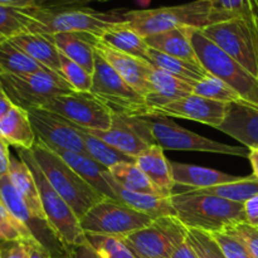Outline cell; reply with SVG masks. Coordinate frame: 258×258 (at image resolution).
I'll use <instances>...</instances> for the list:
<instances>
[{"label":"cell","instance_id":"6da1fadb","mask_svg":"<svg viewBox=\"0 0 258 258\" xmlns=\"http://www.w3.org/2000/svg\"><path fill=\"white\" fill-rule=\"evenodd\" d=\"M126 23L141 37L158 34L176 28L204 29L216 23L232 19L218 3L196 0L174 7L155 8L144 10H126Z\"/></svg>","mask_w":258,"mask_h":258},{"label":"cell","instance_id":"7a4b0ae2","mask_svg":"<svg viewBox=\"0 0 258 258\" xmlns=\"http://www.w3.org/2000/svg\"><path fill=\"white\" fill-rule=\"evenodd\" d=\"M170 201L175 217L189 229L217 233L246 223L244 203L227 201L194 189L173 193Z\"/></svg>","mask_w":258,"mask_h":258},{"label":"cell","instance_id":"3957f363","mask_svg":"<svg viewBox=\"0 0 258 258\" xmlns=\"http://www.w3.org/2000/svg\"><path fill=\"white\" fill-rule=\"evenodd\" d=\"M126 10L98 12L92 8L44 5L32 8L28 33L53 35L58 33H90L100 37L106 29L125 23Z\"/></svg>","mask_w":258,"mask_h":258},{"label":"cell","instance_id":"277c9868","mask_svg":"<svg viewBox=\"0 0 258 258\" xmlns=\"http://www.w3.org/2000/svg\"><path fill=\"white\" fill-rule=\"evenodd\" d=\"M20 160L27 164L32 171L39 190L43 212L45 214V223L58 243L70 253L80 247H91L83 229L81 228L80 218L73 212L70 204L53 189L42 169L33 156L32 150L17 148Z\"/></svg>","mask_w":258,"mask_h":258},{"label":"cell","instance_id":"5b68a950","mask_svg":"<svg viewBox=\"0 0 258 258\" xmlns=\"http://www.w3.org/2000/svg\"><path fill=\"white\" fill-rule=\"evenodd\" d=\"M30 150L53 189L70 204L80 219L105 198L44 143L37 139Z\"/></svg>","mask_w":258,"mask_h":258},{"label":"cell","instance_id":"8992f818","mask_svg":"<svg viewBox=\"0 0 258 258\" xmlns=\"http://www.w3.org/2000/svg\"><path fill=\"white\" fill-rule=\"evenodd\" d=\"M190 40L202 66L214 77L231 86L246 102L258 107V80L229 57L201 29L190 28Z\"/></svg>","mask_w":258,"mask_h":258},{"label":"cell","instance_id":"52a82bcc","mask_svg":"<svg viewBox=\"0 0 258 258\" xmlns=\"http://www.w3.org/2000/svg\"><path fill=\"white\" fill-rule=\"evenodd\" d=\"M139 117L148 126L153 143L163 148L164 150L202 151V153L248 158V151L242 149L241 146L227 145L204 138L193 131L181 127L168 116L145 115Z\"/></svg>","mask_w":258,"mask_h":258},{"label":"cell","instance_id":"ba28073f","mask_svg":"<svg viewBox=\"0 0 258 258\" xmlns=\"http://www.w3.org/2000/svg\"><path fill=\"white\" fill-rule=\"evenodd\" d=\"M90 92L102 101L113 113L130 117L151 115V108L146 103L145 97L125 82L97 52Z\"/></svg>","mask_w":258,"mask_h":258},{"label":"cell","instance_id":"9c48e42d","mask_svg":"<svg viewBox=\"0 0 258 258\" xmlns=\"http://www.w3.org/2000/svg\"><path fill=\"white\" fill-rule=\"evenodd\" d=\"M153 222L154 219L146 214L112 198H102L80 219L86 236L96 234L120 239L150 226Z\"/></svg>","mask_w":258,"mask_h":258},{"label":"cell","instance_id":"30bf717a","mask_svg":"<svg viewBox=\"0 0 258 258\" xmlns=\"http://www.w3.org/2000/svg\"><path fill=\"white\" fill-rule=\"evenodd\" d=\"M201 30L258 80V24L232 18Z\"/></svg>","mask_w":258,"mask_h":258},{"label":"cell","instance_id":"8fae6325","mask_svg":"<svg viewBox=\"0 0 258 258\" xmlns=\"http://www.w3.org/2000/svg\"><path fill=\"white\" fill-rule=\"evenodd\" d=\"M0 83L10 101L27 111L43 108L57 96L75 91L64 78L54 73L0 75Z\"/></svg>","mask_w":258,"mask_h":258},{"label":"cell","instance_id":"7c38bea8","mask_svg":"<svg viewBox=\"0 0 258 258\" xmlns=\"http://www.w3.org/2000/svg\"><path fill=\"white\" fill-rule=\"evenodd\" d=\"M186 232L176 217H163L121 241L136 258H171L174 249L186 239Z\"/></svg>","mask_w":258,"mask_h":258},{"label":"cell","instance_id":"4fadbf2b","mask_svg":"<svg viewBox=\"0 0 258 258\" xmlns=\"http://www.w3.org/2000/svg\"><path fill=\"white\" fill-rule=\"evenodd\" d=\"M42 110L50 111L87 130H107L113 118L112 111L95 95L78 91L57 96Z\"/></svg>","mask_w":258,"mask_h":258},{"label":"cell","instance_id":"5bb4252c","mask_svg":"<svg viewBox=\"0 0 258 258\" xmlns=\"http://www.w3.org/2000/svg\"><path fill=\"white\" fill-rule=\"evenodd\" d=\"M28 115L38 140L50 149L70 150L88 156L80 131L70 121L42 108L28 110Z\"/></svg>","mask_w":258,"mask_h":258},{"label":"cell","instance_id":"9a60e30c","mask_svg":"<svg viewBox=\"0 0 258 258\" xmlns=\"http://www.w3.org/2000/svg\"><path fill=\"white\" fill-rule=\"evenodd\" d=\"M228 105L229 103L218 102L191 93L180 100L173 101L155 108L153 115L186 118L208 125L213 128H218L226 117Z\"/></svg>","mask_w":258,"mask_h":258},{"label":"cell","instance_id":"2e32d148","mask_svg":"<svg viewBox=\"0 0 258 258\" xmlns=\"http://www.w3.org/2000/svg\"><path fill=\"white\" fill-rule=\"evenodd\" d=\"M96 52L122 77L125 82H127L136 92L143 95L145 97L150 92V77L151 71L154 70V66L149 63L148 60L141 59V58L134 57V55L126 54L120 52L115 48L110 47L106 43H103L100 38L96 37L95 40Z\"/></svg>","mask_w":258,"mask_h":258},{"label":"cell","instance_id":"e0dca14e","mask_svg":"<svg viewBox=\"0 0 258 258\" xmlns=\"http://www.w3.org/2000/svg\"><path fill=\"white\" fill-rule=\"evenodd\" d=\"M83 130L105 141L106 144L130 156L134 160L151 146V144H149L141 136L140 131L138 130L133 117L130 116L113 113L112 123L107 130H87V128Z\"/></svg>","mask_w":258,"mask_h":258},{"label":"cell","instance_id":"ac0fdd59","mask_svg":"<svg viewBox=\"0 0 258 258\" xmlns=\"http://www.w3.org/2000/svg\"><path fill=\"white\" fill-rule=\"evenodd\" d=\"M217 130L236 139L248 150H258V107L247 102L229 103L226 117Z\"/></svg>","mask_w":258,"mask_h":258},{"label":"cell","instance_id":"d6986e66","mask_svg":"<svg viewBox=\"0 0 258 258\" xmlns=\"http://www.w3.org/2000/svg\"><path fill=\"white\" fill-rule=\"evenodd\" d=\"M108 185L112 189L116 199L121 203L126 204L130 208L140 212V213L146 214L154 221L163 217H175L173 206H171L170 197H161V196H150V194L135 193L125 189L120 184L113 180L112 176L108 171L103 173Z\"/></svg>","mask_w":258,"mask_h":258},{"label":"cell","instance_id":"ffe728a7","mask_svg":"<svg viewBox=\"0 0 258 258\" xmlns=\"http://www.w3.org/2000/svg\"><path fill=\"white\" fill-rule=\"evenodd\" d=\"M149 82L150 92L145 96V101L151 108V115L155 108L193 93V86L190 83L156 67L151 71Z\"/></svg>","mask_w":258,"mask_h":258},{"label":"cell","instance_id":"44dd1931","mask_svg":"<svg viewBox=\"0 0 258 258\" xmlns=\"http://www.w3.org/2000/svg\"><path fill=\"white\" fill-rule=\"evenodd\" d=\"M49 37L60 54L92 75L96 60V35L90 33H58Z\"/></svg>","mask_w":258,"mask_h":258},{"label":"cell","instance_id":"7402d4cb","mask_svg":"<svg viewBox=\"0 0 258 258\" xmlns=\"http://www.w3.org/2000/svg\"><path fill=\"white\" fill-rule=\"evenodd\" d=\"M170 164L175 185L188 186L194 190H202V189L213 188L222 184L233 183L242 178V176L229 175L216 169L191 165V164L171 163V161Z\"/></svg>","mask_w":258,"mask_h":258},{"label":"cell","instance_id":"603a6c76","mask_svg":"<svg viewBox=\"0 0 258 258\" xmlns=\"http://www.w3.org/2000/svg\"><path fill=\"white\" fill-rule=\"evenodd\" d=\"M146 43L153 49L161 53L188 60L197 66H202L193 43L190 40V28H176L145 38Z\"/></svg>","mask_w":258,"mask_h":258},{"label":"cell","instance_id":"cb8c5ba5","mask_svg":"<svg viewBox=\"0 0 258 258\" xmlns=\"http://www.w3.org/2000/svg\"><path fill=\"white\" fill-rule=\"evenodd\" d=\"M10 42L27 53L30 58L60 76V52L57 49L49 35L37 34V33H23L12 38Z\"/></svg>","mask_w":258,"mask_h":258},{"label":"cell","instance_id":"d4e9b609","mask_svg":"<svg viewBox=\"0 0 258 258\" xmlns=\"http://www.w3.org/2000/svg\"><path fill=\"white\" fill-rule=\"evenodd\" d=\"M135 164L156 188L160 189L165 196H173L175 183L173 179L171 164L166 159L163 148L154 144L145 153L135 159Z\"/></svg>","mask_w":258,"mask_h":258},{"label":"cell","instance_id":"484cf974","mask_svg":"<svg viewBox=\"0 0 258 258\" xmlns=\"http://www.w3.org/2000/svg\"><path fill=\"white\" fill-rule=\"evenodd\" d=\"M53 151L58 154L81 178L87 181L96 191L101 194L105 198L116 199L112 189L108 185L103 173L108 171L105 166L98 164L90 156L83 155V154L75 153L70 150H60V149H52Z\"/></svg>","mask_w":258,"mask_h":258},{"label":"cell","instance_id":"4316f807","mask_svg":"<svg viewBox=\"0 0 258 258\" xmlns=\"http://www.w3.org/2000/svg\"><path fill=\"white\" fill-rule=\"evenodd\" d=\"M8 176H9L14 188L18 190V193L24 199L33 218L47 224L42 202H40L39 190H38L34 176H33L32 171L28 168L27 164L20 159L12 156L10 158L9 175Z\"/></svg>","mask_w":258,"mask_h":258},{"label":"cell","instance_id":"83f0119b","mask_svg":"<svg viewBox=\"0 0 258 258\" xmlns=\"http://www.w3.org/2000/svg\"><path fill=\"white\" fill-rule=\"evenodd\" d=\"M0 139L8 145L20 149H30L37 141L28 111L14 106L9 113L0 121Z\"/></svg>","mask_w":258,"mask_h":258},{"label":"cell","instance_id":"f1b7e54d","mask_svg":"<svg viewBox=\"0 0 258 258\" xmlns=\"http://www.w3.org/2000/svg\"><path fill=\"white\" fill-rule=\"evenodd\" d=\"M97 38H100L103 43L120 50V52L148 60V53L150 47L146 43L145 38L141 37L126 22L108 28Z\"/></svg>","mask_w":258,"mask_h":258},{"label":"cell","instance_id":"f546056e","mask_svg":"<svg viewBox=\"0 0 258 258\" xmlns=\"http://www.w3.org/2000/svg\"><path fill=\"white\" fill-rule=\"evenodd\" d=\"M148 62L159 70L165 71V72L190 83L191 86L211 76V73L203 66H197L194 63L188 62V60L171 57V55L159 52L153 48L149 49Z\"/></svg>","mask_w":258,"mask_h":258},{"label":"cell","instance_id":"4dcf8cb0","mask_svg":"<svg viewBox=\"0 0 258 258\" xmlns=\"http://www.w3.org/2000/svg\"><path fill=\"white\" fill-rule=\"evenodd\" d=\"M33 73L53 72L30 58L22 49L15 47L10 40L0 43V75H33Z\"/></svg>","mask_w":258,"mask_h":258},{"label":"cell","instance_id":"1f68e13d","mask_svg":"<svg viewBox=\"0 0 258 258\" xmlns=\"http://www.w3.org/2000/svg\"><path fill=\"white\" fill-rule=\"evenodd\" d=\"M108 173L116 183L120 184L127 190L135 191V193L150 194V196L168 197L151 183L150 179L136 165L135 161L116 164L108 169Z\"/></svg>","mask_w":258,"mask_h":258},{"label":"cell","instance_id":"d6a6232c","mask_svg":"<svg viewBox=\"0 0 258 258\" xmlns=\"http://www.w3.org/2000/svg\"><path fill=\"white\" fill-rule=\"evenodd\" d=\"M73 126L80 131L81 136H82L83 139V143H85L88 156H90L91 159H93L95 161H97V163L101 164L102 166H105L106 169H110L111 166L116 165V164L135 161L133 158L125 155V154L121 153V151L116 150L115 148H112V146H110L108 144H106L105 141L100 140V139H97L96 136L86 133L83 128L78 127V126L76 125Z\"/></svg>","mask_w":258,"mask_h":258},{"label":"cell","instance_id":"836d02e7","mask_svg":"<svg viewBox=\"0 0 258 258\" xmlns=\"http://www.w3.org/2000/svg\"><path fill=\"white\" fill-rule=\"evenodd\" d=\"M199 191L237 203H246L248 199L258 196V179L252 174L249 176H242L239 180L233 183L222 184L213 188L202 189Z\"/></svg>","mask_w":258,"mask_h":258},{"label":"cell","instance_id":"e575fe53","mask_svg":"<svg viewBox=\"0 0 258 258\" xmlns=\"http://www.w3.org/2000/svg\"><path fill=\"white\" fill-rule=\"evenodd\" d=\"M32 8L0 7V43L28 33Z\"/></svg>","mask_w":258,"mask_h":258},{"label":"cell","instance_id":"d590c367","mask_svg":"<svg viewBox=\"0 0 258 258\" xmlns=\"http://www.w3.org/2000/svg\"><path fill=\"white\" fill-rule=\"evenodd\" d=\"M193 93L202 96V97L209 98V100L218 101V102H246L231 86H228L219 78L214 77L213 75L197 82L193 86Z\"/></svg>","mask_w":258,"mask_h":258},{"label":"cell","instance_id":"8d00e7d4","mask_svg":"<svg viewBox=\"0 0 258 258\" xmlns=\"http://www.w3.org/2000/svg\"><path fill=\"white\" fill-rule=\"evenodd\" d=\"M30 242L39 241L27 224L18 221L0 199V243L4 242Z\"/></svg>","mask_w":258,"mask_h":258},{"label":"cell","instance_id":"74e56055","mask_svg":"<svg viewBox=\"0 0 258 258\" xmlns=\"http://www.w3.org/2000/svg\"><path fill=\"white\" fill-rule=\"evenodd\" d=\"M0 199H2L3 203L5 204L8 211H9L18 221L27 224V226L33 231L32 224L34 223V222H37V219L33 218L29 209H28L27 204H25L24 199H23L22 196L18 193L17 189L14 188V185H13L12 181H10L9 176H5V178L0 179Z\"/></svg>","mask_w":258,"mask_h":258},{"label":"cell","instance_id":"f35d334b","mask_svg":"<svg viewBox=\"0 0 258 258\" xmlns=\"http://www.w3.org/2000/svg\"><path fill=\"white\" fill-rule=\"evenodd\" d=\"M87 239L98 258H136L120 238L87 234Z\"/></svg>","mask_w":258,"mask_h":258},{"label":"cell","instance_id":"ab89813d","mask_svg":"<svg viewBox=\"0 0 258 258\" xmlns=\"http://www.w3.org/2000/svg\"><path fill=\"white\" fill-rule=\"evenodd\" d=\"M186 242L198 258H226L219 244L208 232L188 228Z\"/></svg>","mask_w":258,"mask_h":258},{"label":"cell","instance_id":"60d3db41","mask_svg":"<svg viewBox=\"0 0 258 258\" xmlns=\"http://www.w3.org/2000/svg\"><path fill=\"white\" fill-rule=\"evenodd\" d=\"M60 75L78 92H90L92 87V75L80 64L60 55Z\"/></svg>","mask_w":258,"mask_h":258},{"label":"cell","instance_id":"b9f144b4","mask_svg":"<svg viewBox=\"0 0 258 258\" xmlns=\"http://www.w3.org/2000/svg\"><path fill=\"white\" fill-rule=\"evenodd\" d=\"M218 4L233 18L258 24V0H219Z\"/></svg>","mask_w":258,"mask_h":258},{"label":"cell","instance_id":"7bdbcfd3","mask_svg":"<svg viewBox=\"0 0 258 258\" xmlns=\"http://www.w3.org/2000/svg\"><path fill=\"white\" fill-rule=\"evenodd\" d=\"M227 233L236 237L253 258H258V228L248 223H239L228 228Z\"/></svg>","mask_w":258,"mask_h":258},{"label":"cell","instance_id":"ee69618b","mask_svg":"<svg viewBox=\"0 0 258 258\" xmlns=\"http://www.w3.org/2000/svg\"><path fill=\"white\" fill-rule=\"evenodd\" d=\"M211 234L219 244L226 258H253L236 237L231 236L227 232H217Z\"/></svg>","mask_w":258,"mask_h":258},{"label":"cell","instance_id":"f6af8a7d","mask_svg":"<svg viewBox=\"0 0 258 258\" xmlns=\"http://www.w3.org/2000/svg\"><path fill=\"white\" fill-rule=\"evenodd\" d=\"M0 258H29V244L22 241L0 243Z\"/></svg>","mask_w":258,"mask_h":258},{"label":"cell","instance_id":"bcb514c9","mask_svg":"<svg viewBox=\"0 0 258 258\" xmlns=\"http://www.w3.org/2000/svg\"><path fill=\"white\" fill-rule=\"evenodd\" d=\"M244 214H246V223L258 228V196L248 199L244 203Z\"/></svg>","mask_w":258,"mask_h":258},{"label":"cell","instance_id":"7dc6e473","mask_svg":"<svg viewBox=\"0 0 258 258\" xmlns=\"http://www.w3.org/2000/svg\"><path fill=\"white\" fill-rule=\"evenodd\" d=\"M10 158L12 155L9 153V145L0 139V179L9 175Z\"/></svg>","mask_w":258,"mask_h":258},{"label":"cell","instance_id":"c3c4849f","mask_svg":"<svg viewBox=\"0 0 258 258\" xmlns=\"http://www.w3.org/2000/svg\"><path fill=\"white\" fill-rule=\"evenodd\" d=\"M48 0H0V7L39 8L44 7Z\"/></svg>","mask_w":258,"mask_h":258},{"label":"cell","instance_id":"681fc988","mask_svg":"<svg viewBox=\"0 0 258 258\" xmlns=\"http://www.w3.org/2000/svg\"><path fill=\"white\" fill-rule=\"evenodd\" d=\"M28 244H29V258H53L49 248H47L40 241L30 242Z\"/></svg>","mask_w":258,"mask_h":258},{"label":"cell","instance_id":"f907efd6","mask_svg":"<svg viewBox=\"0 0 258 258\" xmlns=\"http://www.w3.org/2000/svg\"><path fill=\"white\" fill-rule=\"evenodd\" d=\"M171 258H198L197 257L196 252L193 251L189 243L186 242V239L184 242H181L175 249H174Z\"/></svg>","mask_w":258,"mask_h":258},{"label":"cell","instance_id":"816d5d0a","mask_svg":"<svg viewBox=\"0 0 258 258\" xmlns=\"http://www.w3.org/2000/svg\"><path fill=\"white\" fill-rule=\"evenodd\" d=\"M14 106L15 105L10 101V98L7 96V93L3 90H0V121L12 111V108L14 107Z\"/></svg>","mask_w":258,"mask_h":258},{"label":"cell","instance_id":"f5cc1de1","mask_svg":"<svg viewBox=\"0 0 258 258\" xmlns=\"http://www.w3.org/2000/svg\"><path fill=\"white\" fill-rule=\"evenodd\" d=\"M248 159L252 165V169H253V175L258 179V150L251 149L248 151Z\"/></svg>","mask_w":258,"mask_h":258},{"label":"cell","instance_id":"db71d44e","mask_svg":"<svg viewBox=\"0 0 258 258\" xmlns=\"http://www.w3.org/2000/svg\"><path fill=\"white\" fill-rule=\"evenodd\" d=\"M53 258H73V256L71 253H68L67 251H59V252H55V253H52Z\"/></svg>","mask_w":258,"mask_h":258},{"label":"cell","instance_id":"11a10c76","mask_svg":"<svg viewBox=\"0 0 258 258\" xmlns=\"http://www.w3.org/2000/svg\"><path fill=\"white\" fill-rule=\"evenodd\" d=\"M80 2H91V0H80ZM98 2H105V0H98Z\"/></svg>","mask_w":258,"mask_h":258},{"label":"cell","instance_id":"9f6ffc18","mask_svg":"<svg viewBox=\"0 0 258 258\" xmlns=\"http://www.w3.org/2000/svg\"><path fill=\"white\" fill-rule=\"evenodd\" d=\"M209 2H214V3H219V0H209Z\"/></svg>","mask_w":258,"mask_h":258},{"label":"cell","instance_id":"6f0895ef","mask_svg":"<svg viewBox=\"0 0 258 258\" xmlns=\"http://www.w3.org/2000/svg\"><path fill=\"white\" fill-rule=\"evenodd\" d=\"M0 90H3V88H2V83H0Z\"/></svg>","mask_w":258,"mask_h":258}]
</instances>
